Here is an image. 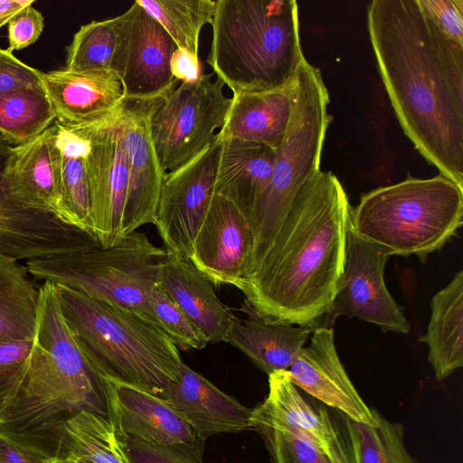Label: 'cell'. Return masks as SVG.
<instances>
[{"label":"cell","mask_w":463,"mask_h":463,"mask_svg":"<svg viewBox=\"0 0 463 463\" xmlns=\"http://www.w3.org/2000/svg\"><path fill=\"white\" fill-rule=\"evenodd\" d=\"M287 373L297 387L353 421L377 424L374 409L364 402L340 361L332 327L313 329L310 345L300 350Z\"/></svg>","instance_id":"obj_17"},{"label":"cell","mask_w":463,"mask_h":463,"mask_svg":"<svg viewBox=\"0 0 463 463\" xmlns=\"http://www.w3.org/2000/svg\"><path fill=\"white\" fill-rule=\"evenodd\" d=\"M292 115L275 151L271 176L250 222L253 247L246 275L259 265L302 186L320 170L328 126L329 95L320 71L303 59L297 76Z\"/></svg>","instance_id":"obj_7"},{"label":"cell","mask_w":463,"mask_h":463,"mask_svg":"<svg viewBox=\"0 0 463 463\" xmlns=\"http://www.w3.org/2000/svg\"><path fill=\"white\" fill-rule=\"evenodd\" d=\"M374 412V426L353 421L359 463H417L406 448L403 425Z\"/></svg>","instance_id":"obj_34"},{"label":"cell","mask_w":463,"mask_h":463,"mask_svg":"<svg viewBox=\"0 0 463 463\" xmlns=\"http://www.w3.org/2000/svg\"><path fill=\"white\" fill-rule=\"evenodd\" d=\"M297 86L296 79L280 89L232 95L230 111L219 132L225 138L257 143L276 151L289 124Z\"/></svg>","instance_id":"obj_23"},{"label":"cell","mask_w":463,"mask_h":463,"mask_svg":"<svg viewBox=\"0 0 463 463\" xmlns=\"http://www.w3.org/2000/svg\"><path fill=\"white\" fill-rule=\"evenodd\" d=\"M9 52L18 51L34 43L44 28L41 12L30 5L17 12L7 23Z\"/></svg>","instance_id":"obj_40"},{"label":"cell","mask_w":463,"mask_h":463,"mask_svg":"<svg viewBox=\"0 0 463 463\" xmlns=\"http://www.w3.org/2000/svg\"><path fill=\"white\" fill-rule=\"evenodd\" d=\"M418 3L449 39L463 46V0H418Z\"/></svg>","instance_id":"obj_38"},{"label":"cell","mask_w":463,"mask_h":463,"mask_svg":"<svg viewBox=\"0 0 463 463\" xmlns=\"http://www.w3.org/2000/svg\"><path fill=\"white\" fill-rule=\"evenodd\" d=\"M163 99H126L120 111L128 185L124 209L123 235L154 223L163 181L151 132V117Z\"/></svg>","instance_id":"obj_14"},{"label":"cell","mask_w":463,"mask_h":463,"mask_svg":"<svg viewBox=\"0 0 463 463\" xmlns=\"http://www.w3.org/2000/svg\"><path fill=\"white\" fill-rule=\"evenodd\" d=\"M223 143L214 140L180 167L166 172L154 224L167 252L189 259L194 239L214 195V182Z\"/></svg>","instance_id":"obj_11"},{"label":"cell","mask_w":463,"mask_h":463,"mask_svg":"<svg viewBox=\"0 0 463 463\" xmlns=\"http://www.w3.org/2000/svg\"><path fill=\"white\" fill-rule=\"evenodd\" d=\"M244 307L248 317L236 319L225 342L242 351L268 375L287 371L313 328L272 321L256 314L247 304Z\"/></svg>","instance_id":"obj_25"},{"label":"cell","mask_w":463,"mask_h":463,"mask_svg":"<svg viewBox=\"0 0 463 463\" xmlns=\"http://www.w3.org/2000/svg\"><path fill=\"white\" fill-rule=\"evenodd\" d=\"M51 145L52 127L26 144L11 146L2 172V186L11 199L25 208L75 226L63 202Z\"/></svg>","instance_id":"obj_20"},{"label":"cell","mask_w":463,"mask_h":463,"mask_svg":"<svg viewBox=\"0 0 463 463\" xmlns=\"http://www.w3.org/2000/svg\"><path fill=\"white\" fill-rule=\"evenodd\" d=\"M213 72L193 82H181L162 99L151 117L155 148L165 172L175 170L198 155L216 137L232 99Z\"/></svg>","instance_id":"obj_9"},{"label":"cell","mask_w":463,"mask_h":463,"mask_svg":"<svg viewBox=\"0 0 463 463\" xmlns=\"http://www.w3.org/2000/svg\"><path fill=\"white\" fill-rule=\"evenodd\" d=\"M252 247L244 216L232 202L214 194L188 260L212 284L240 288Z\"/></svg>","instance_id":"obj_15"},{"label":"cell","mask_w":463,"mask_h":463,"mask_svg":"<svg viewBox=\"0 0 463 463\" xmlns=\"http://www.w3.org/2000/svg\"><path fill=\"white\" fill-rule=\"evenodd\" d=\"M50 429L58 463H129L116 428L105 415L82 410Z\"/></svg>","instance_id":"obj_27"},{"label":"cell","mask_w":463,"mask_h":463,"mask_svg":"<svg viewBox=\"0 0 463 463\" xmlns=\"http://www.w3.org/2000/svg\"><path fill=\"white\" fill-rule=\"evenodd\" d=\"M207 63L232 95L293 83L305 58L295 0H218Z\"/></svg>","instance_id":"obj_5"},{"label":"cell","mask_w":463,"mask_h":463,"mask_svg":"<svg viewBox=\"0 0 463 463\" xmlns=\"http://www.w3.org/2000/svg\"><path fill=\"white\" fill-rule=\"evenodd\" d=\"M274 159L275 151L264 145L223 137L214 194L232 202L249 225L270 179Z\"/></svg>","instance_id":"obj_24"},{"label":"cell","mask_w":463,"mask_h":463,"mask_svg":"<svg viewBox=\"0 0 463 463\" xmlns=\"http://www.w3.org/2000/svg\"><path fill=\"white\" fill-rule=\"evenodd\" d=\"M120 111L99 124L84 127L90 142L87 166L92 236L104 247L115 246L125 238L128 168Z\"/></svg>","instance_id":"obj_13"},{"label":"cell","mask_w":463,"mask_h":463,"mask_svg":"<svg viewBox=\"0 0 463 463\" xmlns=\"http://www.w3.org/2000/svg\"><path fill=\"white\" fill-rule=\"evenodd\" d=\"M104 396L107 417L121 437L156 445L199 440L184 417L158 395L105 381Z\"/></svg>","instance_id":"obj_19"},{"label":"cell","mask_w":463,"mask_h":463,"mask_svg":"<svg viewBox=\"0 0 463 463\" xmlns=\"http://www.w3.org/2000/svg\"><path fill=\"white\" fill-rule=\"evenodd\" d=\"M149 305L158 325L183 350L203 349L209 343L204 334L156 284Z\"/></svg>","instance_id":"obj_36"},{"label":"cell","mask_w":463,"mask_h":463,"mask_svg":"<svg viewBox=\"0 0 463 463\" xmlns=\"http://www.w3.org/2000/svg\"><path fill=\"white\" fill-rule=\"evenodd\" d=\"M51 147L64 204L74 225L92 236L87 166L90 142L84 128L70 127L56 120L52 126Z\"/></svg>","instance_id":"obj_29"},{"label":"cell","mask_w":463,"mask_h":463,"mask_svg":"<svg viewBox=\"0 0 463 463\" xmlns=\"http://www.w3.org/2000/svg\"><path fill=\"white\" fill-rule=\"evenodd\" d=\"M269 376V393L252 409L250 423L283 427L298 432L326 452L336 432L335 421L325 408L315 407L289 380L287 371Z\"/></svg>","instance_id":"obj_26"},{"label":"cell","mask_w":463,"mask_h":463,"mask_svg":"<svg viewBox=\"0 0 463 463\" xmlns=\"http://www.w3.org/2000/svg\"><path fill=\"white\" fill-rule=\"evenodd\" d=\"M429 349L435 378L442 381L463 366V271L430 301V317L420 339Z\"/></svg>","instance_id":"obj_28"},{"label":"cell","mask_w":463,"mask_h":463,"mask_svg":"<svg viewBox=\"0 0 463 463\" xmlns=\"http://www.w3.org/2000/svg\"><path fill=\"white\" fill-rule=\"evenodd\" d=\"M170 71L173 77L180 83L195 81L202 75L199 57L178 47L172 54Z\"/></svg>","instance_id":"obj_43"},{"label":"cell","mask_w":463,"mask_h":463,"mask_svg":"<svg viewBox=\"0 0 463 463\" xmlns=\"http://www.w3.org/2000/svg\"><path fill=\"white\" fill-rule=\"evenodd\" d=\"M117 42L116 17L81 25L66 48L65 69L71 71L112 70Z\"/></svg>","instance_id":"obj_33"},{"label":"cell","mask_w":463,"mask_h":463,"mask_svg":"<svg viewBox=\"0 0 463 463\" xmlns=\"http://www.w3.org/2000/svg\"><path fill=\"white\" fill-rule=\"evenodd\" d=\"M23 364L0 367V403L19 374Z\"/></svg>","instance_id":"obj_46"},{"label":"cell","mask_w":463,"mask_h":463,"mask_svg":"<svg viewBox=\"0 0 463 463\" xmlns=\"http://www.w3.org/2000/svg\"><path fill=\"white\" fill-rule=\"evenodd\" d=\"M56 115L43 87L34 85L0 94V135L22 146L52 126Z\"/></svg>","instance_id":"obj_31"},{"label":"cell","mask_w":463,"mask_h":463,"mask_svg":"<svg viewBox=\"0 0 463 463\" xmlns=\"http://www.w3.org/2000/svg\"><path fill=\"white\" fill-rule=\"evenodd\" d=\"M41 80L56 120L70 127L99 124L115 115L126 100L123 83L113 70L71 71L64 68L42 72Z\"/></svg>","instance_id":"obj_18"},{"label":"cell","mask_w":463,"mask_h":463,"mask_svg":"<svg viewBox=\"0 0 463 463\" xmlns=\"http://www.w3.org/2000/svg\"><path fill=\"white\" fill-rule=\"evenodd\" d=\"M0 463H58L56 456L0 427Z\"/></svg>","instance_id":"obj_39"},{"label":"cell","mask_w":463,"mask_h":463,"mask_svg":"<svg viewBox=\"0 0 463 463\" xmlns=\"http://www.w3.org/2000/svg\"><path fill=\"white\" fill-rule=\"evenodd\" d=\"M119 437L129 463H204L205 441L200 439L192 443L156 445Z\"/></svg>","instance_id":"obj_37"},{"label":"cell","mask_w":463,"mask_h":463,"mask_svg":"<svg viewBox=\"0 0 463 463\" xmlns=\"http://www.w3.org/2000/svg\"><path fill=\"white\" fill-rule=\"evenodd\" d=\"M11 146L0 135V254L31 260L82 250L95 240L88 232L11 199L2 172Z\"/></svg>","instance_id":"obj_16"},{"label":"cell","mask_w":463,"mask_h":463,"mask_svg":"<svg viewBox=\"0 0 463 463\" xmlns=\"http://www.w3.org/2000/svg\"><path fill=\"white\" fill-rule=\"evenodd\" d=\"M390 257L383 248L360 237L350 217L343 271L330 310L317 327H332L338 317H345L372 323L383 332L409 333L403 308L385 285L384 268Z\"/></svg>","instance_id":"obj_10"},{"label":"cell","mask_w":463,"mask_h":463,"mask_svg":"<svg viewBox=\"0 0 463 463\" xmlns=\"http://www.w3.org/2000/svg\"><path fill=\"white\" fill-rule=\"evenodd\" d=\"M462 217L463 186L439 174L409 176L364 194L352 207L351 224L390 256L426 258L457 233Z\"/></svg>","instance_id":"obj_6"},{"label":"cell","mask_w":463,"mask_h":463,"mask_svg":"<svg viewBox=\"0 0 463 463\" xmlns=\"http://www.w3.org/2000/svg\"><path fill=\"white\" fill-rule=\"evenodd\" d=\"M250 429L262 439L271 463H331L317 445L294 430L252 422Z\"/></svg>","instance_id":"obj_35"},{"label":"cell","mask_w":463,"mask_h":463,"mask_svg":"<svg viewBox=\"0 0 463 463\" xmlns=\"http://www.w3.org/2000/svg\"><path fill=\"white\" fill-rule=\"evenodd\" d=\"M157 285L209 343L225 342L238 317L219 299L212 283L187 258L166 251L159 267Z\"/></svg>","instance_id":"obj_22"},{"label":"cell","mask_w":463,"mask_h":463,"mask_svg":"<svg viewBox=\"0 0 463 463\" xmlns=\"http://www.w3.org/2000/svg\"><path fill=\"white\" fill-rule=\"evenodd\" d=\"M38 303L25 265L0 254V342L33 339Z\"/></svg>","instance_id":"obj_30"},{"label":"cell","mask_w":463,"mask_h":463,"mask_svg":"<svg viewBox=\"0 0 463 463\" xmlns=\"http://www.w3.org/2000/svg\"><path fill=\"white\" fill-rule=\"evenodd\" d=\"M116 19L118 42L112 70L123 83L126 99L165 98L180 84L170 71L176 48L174 41L136 1Z\"/></svg>","instance_id":"obj_12"},{"label":"cell","mask_w":463,"mask_h":463,"mask_svg":"<svg viewBox=\"0 0 463 463\" xmlns=\"http://www.w3.org/2000/svg\"><path fill=\"white\" fill-rule=\"evenodd\" d=\"M369 39L403 133L440 175L463 186V46L418 0H373Z\"/></svg>","instance_id":"obj_1"},{"label":"cell","mask_w":463,"mask_h":463,"mask_svg":"<svg viewBox=\"0 0 463 463\" xmlns=\"http://www.w3.org/2000/svg\"><path fill=\"white\" fill-rule=\"evenodd\" d=\"M156 20L178 48L198 56L200 33L211 24L215 1L213 0H137Z\"/></svg>","instance_id":"obj_32"},{"label":"cell","mask_w":463,"mask_h":463,"mask_svg":"<svg viewBox=\"0 0 463 463\" xmlns=\"http://www.w3.org/2000/svg\"><path fill=\"white\" fill-rule=\"evenodd\" d=\"M54 286L62 319L99 378L158 396L178 379L183 361L162 327L130 309Z\"/></svg>","instance_id":"obj_4"},{"label":"cell","mask_w":463,"mask_h":463,"mask_svg":"<svg viewBox=\"0 0 463 463\" xmlns=\"http://www.w3.org/2000/svg\"><path fill=\"white\" fill-rule=\"evenodd\" d=\"M33 345V340L0 342V367L23 364Z\"/></svg>","instance_id":"obj_44"},{"label":"cell","mask_w":463,"mask_h":463,"mask_svg":"<svg viewBox=\"0 0 463 463\" xmlns=\"http://www.w3.org/2000/svg\"><path fill=\"white\" fill-rule=\"evenodd\" d=\"M160 397L184 417L203 441L217 434L251 430L252 409L223 392L184 363L178 379L169 383Z\"/></svg>","instance_id":"obj_21"},{"label":"cell","mask_w":463,"mask_h":463,"mask_svg":"<svg viewBox=\"0 0 463 463\" xmlns=\"http://www.w3.org/2000/svg\"><path fill=\"white\" fill-rule=\"evenodd\" d=\"M165 255V249L136 231L115 246L94 241L82 250L27 260L25 267L39 280L130 309L159 326L149 299Z\"/></svg>","instance_id":"obj_8"},{"label":"cell","mask_w":463,"mask_h":463,"mask_svg":"<svg viewBox=\"0 0 463 463\" xmlns=\"http://www.w3.org/2000/svg\"><path fill=\"white\" fill-rule=\"evenodd\" d=\"M42 72L18 60L7 49L0 48V94L41 85Z\"/></svg>","instance_id":"obj_41"},{"label":"cell","mask_w":463,"mask_h":463,"mask_svg":"<svg viewBox=\"0 0 463 463\" xmlns=\"http://www.w3.org/2000/svg\"><path fill=\"white\" fill-rule=\"evenodd\" d=\"M342 414V413H341ZM343 415V424H335L336 432L325 454L331 463H359L357 441L353 420Z\"/></svg>","instance_id":"obj_42"},{"label":"cell","mask_w":463,"mask_h":463,"mask_svg":"<svg viewBox=\"0 0 463 463\" xmlns=\"http://www.w3.org/2000/svg\"><path fill=\"white\" fill-rule=\"evenodd\" d=\"M33 3V0H0V28L17 12Z\"/></svg>","instance_id":"obj_45"},{"label":"cell","mask_w":463,"mask_h":463,"mask_svg":"<svg viewBox=\"0 0 463 463\" xmlns=\"http://www.w3.org/2000/svg\"><path fill=\"white\" fill-rule=\"evenodd\" d=\"M352 205L331 172L299 190L256 269L239 288L245 304L277 322L316 328L328 313L343 271Z\"/></svg>","instance_id":"obj_2"},{"label":"cell","mask_w":463,"mask_h":463,"mask_svg":"<svg viewBox=\"0 0 463 463\" xmlns=\"http://www.w3.org/2000/svg\"><path fill=\"white\" fill-rule=\"evenodd\" d=\"M104 383L72 339L54 284L44 281L39 288L33 345L0 403V427L19 434L50 429L82 410L106 416Z\"/></svg>","instance_id":"obj_3"}]
</instances>
